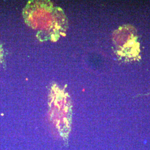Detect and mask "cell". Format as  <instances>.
Instances as JSON below:
<instances>
[{"instance_id":"1","label":"cell","mask_w":150,"mask_h":150,"mask_svg":"<svg viewBox=\"0 0 150 150\" xmlns=\"http://www.w3.org/2000/svg\"><path fill=\"white\" fill-rule=\"evenodd\" d=\"M23 15L26 24L38 30L41 41H56L64 35L68 27L63 10L49 1H31L24 8Z\"/></svg>"},{"instance_id":"2","label":"cell","mask_w":150,"mask_h":150,"mask_svg":"<svg viewBox=\"0 0 150 150\" xmlns=\"http://www.w3.org/2000/svg\"><path fill=\"white\" fill-rule=\"evenodd\" d=\"M2 56H3V50H2V48L1 47V46H0V62H1V61L2 59Z\"/></svg>"}]
</instances>
